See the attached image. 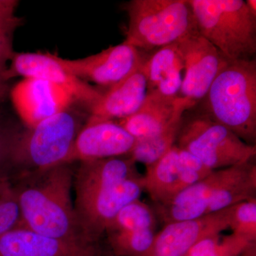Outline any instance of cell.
Here are the masks:
<instances>
[{
	"label": "cell",
	"mask_w": 256,
	"mask_h": 256,
	"mask_svg": "<svg viewBox=\"0 0 256 256\" xmlns=\"http://www.w3.org/2000/svg\"><path fill=\"white\" fill-rule=\"evenodd\" d=\"M16 174L12 183L22 226L50 238L94 242L82 232L72 201L74 172L70 164Z\"/></svg>",
	"instance_id": "cell-1"
},
{
	"label": "cell",
	"mask_w": 256,
	"mask_h": 256,
	"mask_svg": "<svg viewBox=\"0 0 256 256\" xmlns=\"http://www.w3.org/2000/svg\"><path fill=\"white\" fill-rule=\"evenodd\" d=\"M250 146L256 142V60L228 62L194 108Z\"/></svg>",
	"instance_id": "cell-2"
},
{
	"label": "cell",
	"mask_w": 256,
	"mask_h": 256,
	"mask_svg": "<svg viewBox=\"0 0 256 256\" xmlns=\"http://www.w3.org/2000/svg\"><path fill=\"white\" fill-rule=\"evenodd\" d=\"M124 42L141 52H153L198 34L188 0H131Z\"/></svg>",
	"instance_id": "cell-3"
},
{
	"label": "cell",
	"mask_w": 256,
	"mask_h": 256,
	"mask_svg": "<svg viewBox=\"0 0 256 256\" xmlns=\"http://www.w3.org/2000/svg\"><path fill=\"white\" fill-rule=\"evenodd\" d=\"M84 118L68 108L34 127L20 130L10 149L5 168L16 174L63 164L84 126Z\"/></svg>",
	"instance_id": "cell-4"
},
{
	"label": "cell",
	"mask_w": 256,
	"mask_h": 256,
	"mask_svg": "<svg viewBox=\"0 0 256 256\" xmlns=\"http://www.w3.org/2000/svg\"><path fill=\"white\" fill-rule=\"evenodd\" d=\"M198 34L229 62L254 58L256 18L244 0H188Z\"/></svg>",
	"instance_id": "cell-5"
},
{
	"label": "cell",
	"mask_w": 256,
	"mask_h": 256,
	"mask_svg": "<svg viewBox=\"0 0 256 256\" xmlns=\"http://www.w3.org/2000/svg\"><path fill=\"white\" fill-rule=\"evenodd\" d=\"M184 114L176 144L212 170L224 169L255 159L256 146L195 108Z\"/></svg>",
	"instance_id": "cell-6"
},
{
	"label": "cell",
	"mask_w": 256,
	"mask_h": 256,
	"mask_svg": "<svg viewBox=\"0 0 256 256\" xmlns=\"http://www.w3.org/2000/svg\"><path fill=\"white\" fill-rule=\"evenodd\" d=\"M146 168L142 176L143 188L156 204L169 203L178 194L214 171L176 144Z\"/></svg>",
	"instance_id": "cell-7"
},
{
	"label": "cell",
	"mask_w": 256,
	"mask_h": 256,
	"mask_svg": "<svg viewBox=\"0 0 256 256\" xmlns=\"http://www.w3.org/2000/svg\"><path fill=\"white\" fill-rule=\"evenodd\" d=\"M16 76L42 79L54 84L65 89L76 102L82 104L88 110L104 94L69 73L58 62V56L48 52H15L11 64L5 70V78L8 82Z\"/></svg>",
	"instance_id": "cell-8"
},
{
	"label": "cell",
	"mask_w": 256,
	"mask_h": 256,
	"mask_svg": "<svg viewBox=\"0 0 256 256\" xmlns=\"http://www.w3.org/2000/svg\"><path fill=\"white\" fill-rule=\"evenodd\" d=\"M144 58V52L124 42L86 58L70 60L58 56V60L76 78L108 89L137 70Z\"/></svg>",
	"instance_id": "cell-9"
},
{
	"label": "cell",
	"mask_w": 256,
	"mask_h": 256,
	"mask_svg": "<svg viewBox=\"0 0 256 256\" xmlns=\"http://www.w3.org/2000/svg\"><path fill=\"white\" fill-rule=\"evenodd\" d=\"M143 191L142 176L140 175L75 201L79 223L86 238L92 242H99L120 210L140 198Z\"/></svg>",
	"instance_id": "cell-10"
},
{
	"label": "cell",
	"mask_w": 256,
	"mask_h": 256,
	"mask_svg": "<svg viewBox=\"0 0 256 256\" xmlns=\"http://www.w3.org/2000/svg\"><path fill=\"white\" fill-rule=\"evenodd\" d=\"M178 44L185 62L184 78L178 97L192 109L204 98L216 77L229 62L200 34Z\"/></svg>",
	"instance_id": "cell-11"
},
{
	"label": "cell",
	"mask_w": 256,
	"mask_h": 256,
	"mask_svg": "<svg viewBox=\"0 0 256 256\" xmlns=\"http://www.w3.org/2000/svg\"><path fill=\"white\" fill-rule=\"evenodd\" d=\"M232 207L196 220L165 224L146 256H184L202 239L229 228Z\"/></svg>",
	"instance_id": "cell-12"
},
{
	"label": "cell",
	"mask_w": 256,
	"mask_h": 256,
	"mask_svg": "<svg viewBox=\"0 0 256 256\" xmlns=\"http://www.w3.org/2000/svg\"><path fill=\"white\" fill-rule=\"evenodd\" d=\"M136 139L116 121L86 122L63 164L129 156Z\"/></svg>",
	"instance_id": "cell-13"
},
{
	"label": "cell",
	"mask_w": 256,
	"mask_h": 256,
	"mask_svg": "<svg viewBox=\"0 0 256 256\" xmlns=\"http://www.w3.org/2000/svg\"><path fill=\"white\" fill-rule=\"evenodd\" d=\"M12 100L26 128L34 127L72 107L75 100L62 87L38 78H24L12 90Z\"/></svg>",
	"instance_id": "cell-14"
},
{
	"label": "cell",
	"mask_w": 256,
	"mask_h": 256,
	"mask_svg": "<svg viewBox=\"0 0 256 256\" xmlns=\"http://www.w3.org/2000/svg\"><path fill=\"white\" fill-rule=\"evenodd\" d=\"M242 164L244 163L214 170L206 178L178 194L169 203L156 204V214H158L165 224L196 220L207 215V208L210 202L238 174Z\"/></svg>",
	"instance_id": "cell-15"
},
{
	"label": "cell",
	"mask_w": 256,
	"mask_h": 256,
	"mask_svg": "<svg viewBox=\"0 0 256 256\" xmlns=\"http://www.w3.org/2000/svg\"><path fill=\"white\" fill-rule=\"evenodd\" d=\"M0 256H104L99 242H67L20 226L0 236Z\"/></svg>",
	"instance_id": "cell-16"
},
{
	"label": "cell",
	"mask_w": 256,
	"mask_h": 256,
	"mask_svg": "<svg viewBox=\"0 0 256 256\" xmlns=\"http://www.w3.org/2000/svg\"><path fill=\"white\" fill-rule=\"evenodd\" d=\"M146 94L148 82L141 64L127 78L106 89L89 109L86 122L118 121L130 117L139 110Z\"/></svg>",
	"instance_id": "cell-17"
},
{
	"label": "cell",
	"mask_w": 256,
	"mask_h": 256,
	"mask_svg": "<svg viewBox=\"0 0 256 256\" xmlns=\"http://www.w3.org/2000/svg\"><path fill=\"white\" fill-rule=\"evenodd\" d=\"M190 110L180 97H168L156 92H148L139 110L120 120L116 121L136 140L151 137L166 129Z\"/></svg>",
	"instance_id": "cell-18"
},
{
	"label": "cell",
	"mask_w": 256,
	"mask_h": 256,
	"mask_svg": "<svg viewBox=\"0 0 256 256\" xmlns=\"http://www.w3.org/2000/svg\"><path fill=\"white\" fill-rule=\"evenodd\" d=\"M138 176L136 162L128 156L82 162L74 175L76 201Z\"/></svg>",
	"instance_id": "cell-19"
},
{
	"label": "cell",
	"mask_w": 256,
	"mask_h": 256,
	"mask_svg": "<svg viewBox=\"0 0 256 256\" xmlns=\"http://www.w3.org/2000/svg\"><path fill=\"white\" fill-rule=\"evenodd\" d=\"M142 68L148 82V92L168 97L180 96L185 74V62L180 44L170 45L144 55Z\"/></svg>",
	"instance_id": "cell-20"
},
{
	"label": "cell",
	"mask_w": 256,
	"mask_h": 256,
	"mask_svg": "<svg viewBox=\"0 0 256 256\" xmlns=\"http://www.w3.org/2000/svg\"><path fill=\"white\" fill-rule=\"evenodd\" d=\"M256 242L232 233L202 239L184 256H256Z\"/></svg>",
	"instance_id": "cell-21"
},
{
	"label": "cell",
	"mask_w": 256,
	"mask_h": 256,
	"mask_svg": "<svg viewBox=\"0 0 256 256\" xmlns=\"http://www.w3.org/2000/svg\"><path fill=\"white\" fill-rule=\"evenodd\" d=\"M182 119L176 120L166 129L151 137L136 140L129 156L136 163L146 166L162 158L174 146L181 126Z\"/></svg>",
	"instance_id": "cell-22"
},
{
	"label": "cell",
	"mask_w": 256,
	"mask_h": 256,
	"mask_svg": "<svg viewBox=\"0 0 256 256\" xmlns=\"http://www.w3.org/2000/svg\"><path fill=\"white\" fill-rule=\"evenodd\" d=\"M156 225V212L149 205L138 198L128 204L120 210L108 227L106 234L154 230Z\"/></svg>",
	"instance_id": "cell-23"
},
{
	"label": "cell",
	"mask_w": 256,
	"mask_h": 256,
	"mask_svg": "<svg viewBox=\"0 0 256 256\" xmlns=\"http://www.w3.org/2000/svg\"><path fill=\"white\" fill-rule=\"evenodd\" d=\"M112 256H146L154 242V230L106 234Z\"/></svg>",
	"instance_id": "cell-24"
},
{
	"label": "cell",
	"mask_w": 256,
	"mask_h": 256,
	"mask_svg": "<svg viewBox=\"0 0 256 256\" xmlns=\"http://www.w3.org/2000/svg\"><path fill=\"white\" fill-rule=\"evenodd\" d=\"M21 226L20 206L10 172L0 168V236Z\"/></svg>",
	"instance_id": "cell-25"
},
{
	"label": "cell",
	"mask_w": 256,
	"mask_h": 256,
	"mask_svg": "<svg viewBox=\"0 0 256 256\" xmlns=\"http://www.w3.org/2000/svg\"><path fill=\"white\" fill-rule=\"evenodd\" d=\"M18 0H0V66H6L15 52L13 50V36L23 18L16 14Z\"/></svg>",
	"instance_id": "cell-26"
},
{
	"label": "cell",
	"mask_w": 256,
	"mask_h": 256,
	"mask_svg": "<svg viewBox=\"0 0 256 256\" xmlns=\"http://www.w3.org/2000/svg\"><path fill=\"white\" fill-rule=\"evenodd\" d=\"M229 228L236 235L256 242V198L232 206Z\"/></svg>",
	"instance_id": "cell-27"
},
{
	"label": "cell",
	"mask_w": 256,
	"mask_h": 256,
	"mask_svg": "<svg viewBox=\"0 0 256 256\" xmlns=\"http://www.w3.org/2000/svg\"><path fill=\"white\" fill-rule=\"evenodd\" d=\"M20 130L0 117V168L6 164L12 144Z\"/></svg>",
	"instance_id": "cell-28"
},
{
	"label": "cell",
	"mask_w": 256,
	"mask_h": 256,
	"mask_svg": "<svg viewBox=\"0 0 256 256\" xmlns=\"http://www.w3.org/2000/svg\"><path fill=\"white\" fill-rule=\"evenodd\" d=\"M8 67L0 66V102L4 100L8 92V80L5 78V70Z\"/></svg>",
	"instance_id": "cell-29"
},
{
	"label": "cell",
	"mask_w": 256,
	"mask_h": 256,
	"mask_svg": "<svg viewBox=\"0 0 256 256\" xmlns=\"http://www.w3.org/2000/svg\"><path fill=\"white\" fill-rule=\"evenodd\" d=\"M249 11L254 18H256V0H246V1Z\"/></svg>",
	"instance_id": "cell-30"
}]
</instances>
